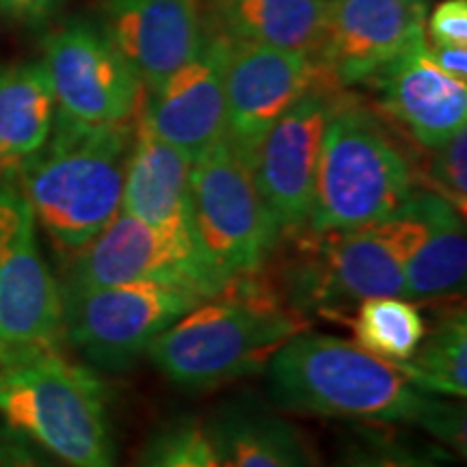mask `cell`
<instances>
[{"label":"cell","mask_w":467,"mask_h":467,"mask_svg":"<svg viewBox=\"0 0 467 467\" xmlns=\"http://www.w3.org/2000/svg\"><path fill=\"white\" fill-rule=\"evenodd\" d=\"M273 407L358 424H411L465 457L463 407L422 392L392 361L336 336L296 334L266 366Z\"/></svg>","instance_id":"6da1fadb"},{"label":"cell","mask_w":467,"mask_h":467,"mask_svg":"<svg viewBox=\"0 0 467 467\" xmlns=\"http://www.w3.org/2000/svg\"><path fill=\"white\" fill-rule=\"evenodd\" d=\"M301 331L306 318L260 273L197 303L151 342L148 355L180 389L208 392L266 370L273 355Z\"/></svg>","instance_id":"7a4b0ae2"},{"label":"cell","mask_w":467,"mask_h":467,"mask_svg":"<svg viewBox=\"0 0 467 467\" xmlns=\"http://www.w3.org/2000/svg\"><path fill=\"white\" fill-rule=\"evenodd\" d=\"M134 126H91L57 110L48 141L14 169L37 223L63 251H80L121 206Z\"/></svg>","instance_id":"3957f363"},{"label":"cell","mask_w":467,"mask_h":467,"mask_svg":"<svg viewBox=\"0 0 467 467\" xmlns=\"http://www.w3.org/2000/svg\"><path fill=\"white\" fill-rule=\"evenodd\" d=\"M424 236L420 192L394 214L364 227L301 232L275 290L301 317L337 314L375 296H402L407 265Z\"/></svg>","instance_id":"277c9868"},{"label":"cell","mask_w":467,"mask_h":467,"mask_svg":"<svg viewBox=\"0 0 467 467\" xmlns=\"http://www.w3.org/2000/svg\"><path fill=\"white\" fill-rule=\"evenodd\" d=\"M0 420L69 467H117L107 388L57 347L0 353Z\"/></svg>","instance_id":"5b68a950"},{"label":"cell","mask_w":467,"mask_h":467,"mask_svg":"<svg viewBox=\"0 0 467 467\" xmlns=\"http://www.w3.org/2000/svg\"><path fill=\"white\" fill-rule=\"evenodd\" d=\"M411 162L370 110L340 100L323 134L303 232H347L400 210L413 195Z\"/></svg>","instance_id":"8992f818"},{"label":"cell","mask_w":467,"mask_h":467,"mask_svg":"<svg viewBox=\"0 0 467 467\" xmlns=\"http://www.w3.org/2000/svg\"><path fill=\"white\" fill-rule=\"evenodd\" d=\"M191 214L203 258L227 285L265 273L282 243L249 162L227 139L191 162Z\"/></svg>","instance_id":"52a82bcc"},{"label":"cell","mask_w":467,"mask_h":467,"mask_svg":"<svg viewBox=\"0 0 467 467\" xmlns=\"http://www.w3.org/2000/svg\"><path fill=\"white\" fill-rule=\"evenodd\" d=\"M61 296L67 342L104 372L130 370L167 327L203 301L178 285L148 282L61 288Z\"/></svg>","instance_id":"ba28073f"},{"label":"cell","mask_w":467,"mask_h":467,"mask_svg":"<svg viewBox=\"0 0 467 467\" xmlns=\"http://www.w3.org/2000/svg\"><path fill=\"white\" fill-rule=\"evenodd\" d=\"M63 296L37 247V219L14 171L0 178V353L57 347Z\"/></svg>","instance_id":"9c48e42d"},{"label":"cell","mask_w":467,"mask_h":467,"mask_svg":"<svg viewBox=\"0 0 467 467\" xmlns=\"http://www.w3.org/2000/svg\"><path fill=\"white\" fill-rule=\"evenodd\" d=\"M134 282L178 285L200 299H213L227 288L197 244L156 230L119 208L91 243L76 251L63 288Z\"/></svg>","instance_id":"30bf717a"},{"label":"cell","mask_w":467,"mask_h":467,"mask_svg":"<svg viewBox=\"0 0 467 467\" xmlns=\"http://www.w3.org/2000/svg\"><path fill=\"white\" fill-rule=\"evenodd\" d=\"M57 110L80 124L104 126L132 121L143 98V83L100 26L74 22L44 44Z\"/></svg>","instance_id":"8fae6325"},{"label":"cell","mask_w":467,"mask_h":467,"mask_svg":"<svg viewBox=\"0 0 467 467\" xmlns=\"http://www.w3.org/2000/svg\"><path fill=\"white\" fill-rule=\"evenodd\" d=\"M323 83L299 98L265 134L254 161L255 186L271 210L282 241L306 230L323 134L342 98Z\"/></svg>","instance_id":"7c38bea8"},{"label":"cell","mask_w":467,"mask_h":467,"mask_svg":"<svg viewBox=\"0 0 467 467\" xmlns=\"http://www.w3.org/2000/svg\"><path fill=\"white\" fill-rule=\"evenodd\" d=\"M323 83L331 80L314 57L227 39L225 139L251 167L255 150L273 124Z\"/></svg>","instance_id":"4fadbf2b"},{"label":"cell","mask_w":467,"mask_h":467,"mask_svg":"<svg viewBox=\"0 0 467 467\" xmlns=\"http://www.w3.org/2000/svg\"><path fill=\"white\" fill-rule=\"evenodd\" d=\"M426 0H329L317 61L336 87L368 83L424 39Z\"/></svg>","instance_id":"5bb4252c"},{"label":"cell","mask_w":467,"mask_h":467,"mask_svg":"<svg viewBox=\"0 0 467 467\" xmlns=\"http://www.w3.org/2000/svg\"><path fill=\"white\" fill-rule=\"evenodd\" d=\"M227 39L203 35L200 50L145 98L141 119L191 162L225 139Z\"/></svg>","instance_id":"9a60e30c"},{"label":"cell","mask_w":467,"mask_h":467,"mask_svg":"<svg viewBox=\"0 0 467 467\" xmlns=\"http://www.w3.org/2000/svg\"><path fill=\"white\" fill-rule=\"evenodd\" d=\"M102 31L154 89L189 63L203 42L195 0H102Z\"/></svg>","instance_id":"2e32d148"},{"label":"cell","mask_w":467,"mask_h":467,"mask_svg":"<svg viewBox=\"0 0 467 467\" xmlns=\"http://www.w3.org/2000/svg\"><path fill=\"white\" fill-rule=\"evenodd\" d=\"M379 104L424 148H437L465 130L467 85L443 74L426 39L383 67L375 78Z\"/></svg>","instance_id":"e0dca14e"},{"label":"cell","mask_w":467,"mask_h":467,"mask_svg":"<svg viewBox=\"0 0 467 467\" xmlns=\"http://www.w3.org/2000/svg\"><path fill=\"white\" fill-rule=\"evenodd\" d=\"M119 208L156 230L197 244L191 214V159L161 139L141 117L134 124Z\"/></svg>","instance_id":"ac0fdd59"},{"label":"cell","mask_w":467,"mask_h":467,"mask_svg":"<svg viewBox=\"0 0 467 467\" xmlns=\"http://www.w3.org/2000/svg\"><path fill=\"white\" fill-rule=\"evenodd\" d=\"M329 0H206L210 33L317 58Z\"/></svg>","instance_id":"d6986e66"},{"label":"cell","mask_w":467,"mask_h":467,"mask_svg":"<svg viewBox=\"0 0 467 467\" xmlns=\"http://www.w3.org/2000/svg\"><path fill=\"white\" fill-rule=\"evenodd\" d=\"M206 431L223 467H314L299 431L249 396L221 405Z\"/></svg>","instance_id":"ffe728a7"},{"label":"cell","mask_w":467,"mask_h":467,"mask_svg":"<svg viewBox=\"0 0 467 467\" xmlns=\"http://www.w3.org/2000/svg\"><path fill=\"white\" fill-rule=\"evenodd\" d=\"M426 217V236L405 271L409 301H457L465 292L467 232L465 214L435 192H420Z\"/></svg>","instance_id":"44dd1931"},{"label":"cell","mask_w":467,"mask_h":467,"mask_svg":"<svg viewBox=\"0 0 467 467\" xmlns=\"http://www.w3.org/2000/svg\"><path fill=\"white\" fill-rule=\"evenodd\" d=\"M57 98L44 61L0 66V171H14L48 141Z\"/></svg>","instance_id":"7402d4cb"},{"label":"cell","mask_w":467,"mask_h":467,"mask_svg":"<svg viewBox=\"0 0 467 467\" xmlns=\"http://www.w3.org/2000/svg\"><path fill=\"white\" fill-rule=\"evenodd\" d=\"M405 377L422 392L465 399L467 394V317L463 301L461 306L443 307L426 325V334L407 361L396 364Z\"/></svg>","instance_id":"603a6c76"},{"label":"cell","mask_w":467,"mask_h":467,"mask_svg":"<svg viewBox=\"0 0 467 467\" xmlns=\"http://www.w3.org/2000/svg\"><path fill=\"white\" fill-rule=\"evenodd\" d=\"M355 307V344L392 364L416 353L426 334V318L416 303L405 296H375Z\"/></svg>","instance_id":"cb8c5ba5"},{"label":"cell","mask_w":467,"mask_h":467,"mask_svg":"<svg viewBox=\"0 0 467 467\" xmlns=\"http://www.w3.org/2000/svg\"><path fill=\"white\" fill-rule=\"evenodd\" d=\"M137 467H223L206 424L195 418H178L151 435Z\"/></svg>","instance_id":"d4e9b609"},{"label":"cell","mask_w":467,"mask_h":467,"mask_svg":"<svg viewBox=\"0 0 467 467\" xmlns=\"http://www.w3.org/2000/svg\"><path fill=\"white\" fill-rule=\"evenodd\" d=\"M336 467H443L416 448L407 446L389 435L361 431L347 443Z\"/></svg>","instance_id":"484cf974"},{"label":"cell","mask_w":467,"mask_h":467,"mask_svg":"<svg viewBox=\"0 0 467 467\" xmlns=\"http://www.w3.org/2000/svg\"><path fill=\"white\" fill-rule=\"evenodd\" d=\"M431 192L465 214L467 208V134L459 130L446 143L433 148L429 165Z\"/></svg>","instance_id":"4316f807"},{"label":"cell","mask_w":467,"mask_h":467,"mask_svg":"<svg viewBox=\"0 0 467 467\" xmlns=\"http://www.w3.org/2000/svg\"><path fill=\"white\" fill-rule=\"evenodd\" d=\"M426 17L431 46H467V0H443Z\"/></svg>","instance_id":"83f0119b"},{"label":"cell","mask_w":467,"mask_h":467,"mask_svg":"<svg viewBox=\"0 0 467 467\" xmlns=\"http://www.w3.org/2000/svg\"><path fill=\"white\" fill-rule=\"evenodd\" d=\"M0 467H52L39 457L25 435L16 433L7 424H0Z\"/></svg>","instance_id":"f1b7e54d"},{"label":"cell","mask_w":467,"mask_h":467,"mask_svg":"<svg viewBox=\"0 0 467 467\" xmlns=\"http://www.w3.org/2000/svg\"><path fill=\"white\" fill-rule=\"evenodd\" d=\"M429 57L443 74L465 83L467 80V46H429Z\"/></svg>","instance_id":"f546056e"},{"label":"cell","mask_w":467,"mask_h":467,"mask_svg":"<svg viewBox=\"0 0 467 467\" xmlns=\"http://www.w3.org/2000/svg\"><path fill=\"white\" fill-rule=\"evenodd\" d=\"M57 0H0V11L22 22H39L50 14Z\"/></svg>","instance_id":"4dcf8cb0"},{"label":"cell","mask_w":467,"mask_h":467,"mask_svg":"<svg viewBox=\"0 0 467 467\" xmlns=\"http://www.w3.org/2000/svg\"><path fill=\"white\" fill-rule=\"evenodd\" d=\"M426 3H429V0H426Z\"/></svg>","instance_id":"1f68e13d"}]
</instances>
